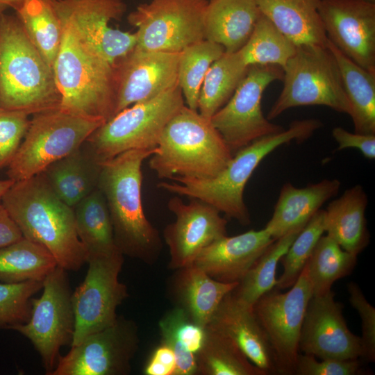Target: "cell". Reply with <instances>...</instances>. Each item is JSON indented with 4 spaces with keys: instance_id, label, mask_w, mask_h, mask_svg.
Listing matches in <instances>:
<instances>
[{
    "instance_id": "277c9868",
    "label": "cell",
    "mask_w": 375,
    "mask_h": 375,
    "mask_svg": "<svg viewBox=\"0 0 375 375\" xmlns=\"http://www.w3.org/2000/svg\"><path fill=\"white\" fill-rule=\"evenodd\" d=\"M59 19L62 38L53 66L61 98L59 108L106 122L115 115V68L87 44L68 22Z\"/></svg>"
},
{
    "instance_id": "ffe728a7",
    "label": "cell",
    "mask_w": 375,
    "mask_h": 375,
    "mask_svg": "<svg viewBox=\"0 0 375 375\" xmlns=\"http://www.w3.org/2000/svg\"><path fill=\"white\" fill-rule=\"evenodd\" d=\"M179 56L180 52L146 51L135 47L121 58L115 65V115L178 85Z\"/></svg>"
},
{
    "instance_id": "7a4b0ae2",
    "label": "cell",
    "mask_w": 375,
    "mask_h": 375,
    "mask_svg": "<svg viewBox=\"0 0 375 375\" xmlns=\"http://www.w3.org/2000/svg\"><path fill=\"white\" fill-rule=\"evenodd\" d=\"M158 147L132 149L101 164L98 188L109 211L116 244L124 255L147 264L160 253L162 241L142 203V165Z\"/></svg>"
},
{
    "instance_id": "681fc988",
    "label": "cell",
    "mask_w": 375,
    "mask_h": 375,
    "mask_svg": "<svg viewBox=\"0 0 375 375\" xmlns=\"http://www.w3.org/2000/svg\"><path fill=\"white\" fill-rule=\"evenodd\" d=\"M24 0H0V3L7 6L15 10H17L22 4Z\"/></svg>"
},
{
    "instance_id": "52a82bcc",
    "label": "cell",
    "mask_w": 375,
    "mask_h": 375,
    "mask_svg": "<svg viewBox=\"0 0 375 375\" xmlns=\"http://www.w3.org/2000/svg\"><path fill=\"white\" fill-rule=\"evenodd\" d=\"M283 89L267 118L298 106H325L349 115L340 69L326 45L301 44L283 68Z\"/></svg>"
},
{
    "instance_id": "7402d4cb",
    "label": "cell",
    "mask_w": 375,
    "mask_h": 375,
    "mask_svg": "<svg viewBox=\"0 0 375 375\" xmlns=\"http://www.w3.org/2000/svg\"><path fill=\"white\" fill-rule=\"evenodd\" d=\"M208 325L231 338L265 375L277 374L272 350L253 306L240 302L231 292L223 299Z\"/></svg>"
},
{
    "instance_id": "f907efd6",
    "label": "cell",
    "mask_w": 375,
    "mask_h": 375,
    "mask_svg": "<svg viewBox=\"0 0 375 375\" xmlns=\"http://www.w3.org/2000/svg\"><path fill=\"white\" fill-rule=\"evenodd\" d=\"M8 8V7L3 3H0V16L2 13L5 12V11Z\"/></svg>"
},
{
    "instance_id": "9c48e42d",
    "label": "cell",
    "mask_w": 375,
    "mask_h": 375,
    "mask_svg": "<svg viewBox=\"0 0 375 375\" xmlns=\"http://www.w3.org/2000/svg\"><path fill=\"white\" fill-rule=\"evenodd\" d=\"M17 153L8 166V178L25 180L80 147L106 120L60 108L33 115Z\"/></svg>"
},
{
    "instance_id": "7c38bea8",
    "label": "cell",
    "mask_w": 375,
    "mask_h": 375,
    "mask_svg": "<svg viewBox=\"0 0 375 375\" xmlns=\"http://www.w3.org/2000/svg\"><path fill=\"white\" fill-rule=\"evenodd\" d=\"M207 0H151L128 16L137 28L136 47L146 51L181 52L204 40Z\"/></svg>"
},
{
    "instance_id": "4fadbf2b",
    "label": "cell",
    "mask_w": 375,
    "mask_h": 375,
    "mask_svg": "<svg viewBox=\"0 0 375 375\" xmlns=\"http://www.w3.org/2000/svg\"><path fill=\"white\" fill-rule=\"evenodd\" d=\"M290 289L274 288L253 305L273 352L278 374H294L302 323L312 290L305 265Z\"/></svg>"
},
{
    "instance_id": "4dcf8cb0",
    "label": "cell",
    "mask_w": 375,
    "mask_h": 375,
    "mask_svg": "<svg viewBox=\"0 0 375 375\" xmlns=\"http://www.w3.org/2000/svg\"><path fill=\"white\" fill-rule=\"evenodd\" d=\"M201 375H265L228 336L207 325L203 345L196 354Z\"/></svg>"
},
{
    "instance_id": "4316f807",
    "label": "cell",
    "mask_w": 375,
    "mask_h": 375,
    "mask_svg": "<svg viewBox=\"0 0 375 375\" xmlns=\"http://www.w3.org/2000/svg\"><path fill=\"white\" fill-rule=\"evenodd\" d=\"M101 169V165L95 160L83 143L40 174L54 193L74 208L98 188Z\"/></svg>"
},
{
    "instance_id": "1f68e13d",
    "label": "cell",
    "mask_w": 375,
    "mask_h": 375,
    "mask_svg": "<svg viewBox=\"0 0 375 375\" xmlns=\"http://www.w3.org/2000/svg\"><path fill=\"white\" fill-rule=\"evenodd\" d=\"M161 342L169 346L176 358L174 375L197 373L196 354L205 338V328L194 322L181 308L167 312L159 322Z\"/></svg>"
},
{
    "instance_id": "f1b7e54d",
    "label": "cell",
    "mask_w": 375,
    "mask_h": 375,
    "mask_svg": "<svg viewBox=\"0 0 375 375\" xmlns=\"http://www.w3.org/2000/svg\"><path fill=\"white\" fill-rule=\"evenodd\" d=\"M326 44L335 56L340 69L354 132L375 135V72L368 71L354 62L328 39Z\"/></svg>"
},
{
    "instance_id": "d6986e66",
    "label": "cell",
    "mask_w": 375,
    "mask_h": 375,
    "mask_svg": "<svg viewBox=\"0 0 375 375\" xmlns=\"http://www.w3.org/2000/svg\"><path fill=\"white\" fill-rule=\"evenodd\" d=\"M299 351L319 359L361 358L360 338L349 329L342 305L335 301L333 291L310 298L302 323Z\"/></svg>"
},
{
    "instance_id": "816d5d0a",
    "label": "cell",
    "mask_w": 375,
    "mask_h": 375,
    "mask_svg": "<svg viewBox=\"0 0 375 375\" xmlns=\"http://www.w3.org/2000/svg\"><path fill=\"white\" fill-rule=\"evenodd\" d=\"M360 1L375 3V0H360Z\"/></svg>"
},
{
    "instance_id": "44dd1931",
    "label": "cell",
    "mask_w": 375,
    "mask_h": 375,
    "mask_svg": "<svg viewBox=\"0 0 375 375\" xmlns=\"http://www.w3.org/2000/svg\"><path fill=\"white\" fill-rule=\"evenodd\" d=\"M274 240L265 228L226 235L203 249L192 264L218 281L239 283Z\"/></svg>"
},
{
    "instance_id": "d590c367",
    "label": "cell",
    "mask_w": 375,
    "mask_h": 375,
    "mask_svg": "<svg viewBox=\"0 0 375 375\" xmlns=\"http://www.w3.org/2000/svg\"><path fill=\"white\" fill-rule=\"evenodd\" d=\"M303 227L292 230L276 239L258 258L245 276L231 291L240 302L253 306L264 294L276 288L278 262Z\"/></svg>"
},
{
    "instance_id": "74e56055",
    "label": "cell",
    "mask_w": 375,
    "mask_h": 375,
    "mask_svg": "<svg viewBox=\"0 0 375 375\" xmlns=\"http://www.w3.org/2000/svg\"><path fill=\"white\" fill-rule=\"evenodd\" d=\"M296 49L297 45L260 13L249 40L238 52L248 67L272 65L283 69Z\"/></svg>"
},
{
    "instance_id": "f546056e",
    "label": "cell",
    "mask_w": 375,
    "mask_h": 375,
    "mask_svg": "<svg viewBox=\"0 0 375 375\" xmlns=\"http://www.w3.org/2000/svg\"><path fill=\"white\" fill-rule=\"evenodd\" d=\"M74 211L77 234L87 252L88 260L120 251L115 242L106 199L98 188L81 201Z\"/></svg>"
},
{
    "instance_id": "9a60e30c",
    "label": "cell",
    "mask_w": 375,
    "mask_h": 375,
    "mask_svg": "<svg viewBox=\"0 0 375 375\" xmlns=\"http://www.w3.org/2000/svg\"><path fill=\"white\" fill-rule=\"evenodd\" d=\"M139 344L138 328L118 316L110 326L89 335L60 355L51 375H126Z\"/></svg>"
},
{
    "instance_id": "484cf974",
    "label": "cell",
    "mask_w": 375,
    "mask_h": 375,
    "mask_svg": "<svg viewBox=\"0 0 375 375\" xmlns=\"http://www.w3.org/2000/svg\"><path fill=\"white\" fill-rule=\"evenodd\" d=\"M367 196L360 185L347 189L324 210V232L344 250L358 256L368 244L365 217Z\"/></svg>"
},
{
    "instance_id": "cb8c5ba5",
    "label": "cell",
    "mask_w": 375,
    "mask_h": 375,
    "mask_svg": "<svg viewBox=\"0 0 375 375\" xmlns=\"http://www.w3.org/2000/svg\"><path fill=\"white\" fill-rule=\"evenodd\" d=\"M260 15L256 0H210L203 19L204 40L239 51L247 42Z\"/></svg>"
},
{
    "instance_id": "60d3db41",
    "label": "cell",
    "mask_w": 375,
    "mask_h": 375,
    "mask_svg": "<svg viewBox=\"0 0 375 375\" xmlns=\"http://www.w3.org/2000/svg\"><path fill=\"white\" fill-rule=\"evenodd\" d=\"M42 286L43 281H40L0 283V328H11L28 322L32 297Z\"/></svg>"
},
{
    "instance_id": "d4e9b609",
    "label": "cell",
    "mask_w": 375,
    "mask_h": 375,
    "mask_svg": "<svg viewBox=\"0 0 375 375\" xmlns=\"http://www.w3.org/2000/svg\"><path fill=\"white\" fill-rule=\"evenodd\" d=\"M177 270L173 284L177 306L194 322L205 328L223 299L238 283L218 281L194 264Z\"/></svg>"
},
{
    "instance_id": "2e32d148",
    "label": "cell",
    "mask_w": 375,
    "mask_h": 375,
    "mask_svg": "<svg viewBox=\"0 0 375 375\" xmlns=\"http://www.w3.org/2000/svg\"><path fill=\"white\" fill-rule=\"evenodd\" d=\"M59 18L68 22L81 38L111 63H116L137 44L135 33L109 26L126 11L122 0H48Z\"/></svg>"
},
{
    "instance_id": "d6a6232c",
    "label": "cell",
    "mask_w": 375,
    "mask_h": 375,
    "mask_svg": "<svg viewBox=\"0 0 375 375\" xmlns=\"http://www.w3.org/2000/svg\"><path fill=\"white\" fill-rule=\"evenodd\" d=\"M249 67L240 53L224 52L207 72L200 90L197 111L210 119L233 95Z\"/></svg>"
},
{
    "instance_id": "83f0119b",
    "label": "cell",
    "mask_w": 375,
    "mask_h": 375,
    "mask_svg": "<svg viewBox=\"0 0 375 375\" xmlns=\"http://www.w3.org/2000/svg\"><path fill=\"white\" fill-rule=\"evenodd\" d=\"M260 13L297 46L326 45L319 15L320 0H256Z\"/></svg>"
},
{
    "instance_id": "8fae6325",
    "label": "cell",
    "mask_w": 375,
    "mask_h": 375,
    "mask_svg": "<svg viewBox=\"0 0 375 375\" xmlns=\"http://www.w3.org/2000/svg\"><path fill=\"white\" fill-rule=\"evenodd\" d=\"M283 74L278 65L249 66L231 97L210 118L233 154L259 138L285 129L267 119L261 106L265 90L281 81Z\"/></svg>"
},
{
    "instance_id": "30bf717a",
    "label": "cell",
    "mask_w": 375,
    "mask_h": 375,
    "mask_svg": "<svg viewBox=\"0 0 375 375\" xmlns=\"http://www.w3.org/2000/svg\"><path fill=\"white\" fill-rule=\"evenodd\" d=\"M42 294L31 299L28 322L10 329L27 338L39 353L46 374L55 369L60 348L72 342L75 317L67 270L57 266L44 279Z\"/></svg>"
},
{
    "instance_id": "f35d334b",
    "label": "cell",
    "mask_w": 375,
    "mask_h": 375,
    "mask_svg": "<svg viewBox=\"0 0 375 375\" xmlns=\"http://www.w3.org/2000/svg\"><path fill=\"white\" fill-rule=\"evenodd\" d=\"M224 52L222 46L206 40L191 44L180 52L178 85L188 108L197 110L205 76L212 64Z\"/></svg>"
},
{
    "instance_id": "5bb4252c",
    "label": "cell",
    "mask_w": 375,
    "mask_h": 375,
    "mask_svg": "<svg viewBox=\"0 0 375 375\" xmlns=\"http://www.w3.org/2000/svg\"><path fill=\"white\" fill-rule=\"evenodd\" d=\"M87 262V274L72 294L75 327L71 347L112 325L118 317L117 307L128 296L126 285L119 280L124 263L121 251Z\"/></svg>"
},
{
    "instance_id": "bcb514c9",
    "label": "cell",
    "mask_w": 375,
    "mask_h": 375,
    "mask_svg": "<svg viewBox=\"0 0 375 375\" xmlns=\"http://www.w3.org/2000/svg\"><path fill=\"white\" fill-rule=\"evenodd\" d=\"M176 358L174 351L167 344H160L153 351L147 362L144 374L146 375H174Z\"/></svg>"
},
{
    "instance_id": "f6af8a7d",
    "label": "cell",
    "mask_w": 375,
    "mask_h": 375,
    "mask_svg": "<svg viewBox=\"0 0 375 375\" xmlns=\"http://www.w3.org/2000/svg\"><path fill=\"white\" fill-rule=\"evenodd\" d=\"M332 135L338 144V150L355 148L365 158L370 160L375 158V135L351 133L337 126L332 130Z\"/></svg>"
},
{
    "instance_id": "b9f144b4",
    "label": "cell",
    "mask_w": 375,
    "mask_h": 375,
    "mask_svg": "<svg viewBox=\"0 0 375 375\" xmlns=\"http://www.w3.org/2000/svg\"><path fill=\"white\" fill-rule=\"evenodd\" d=\"M28 114L0 107V169L8 167L30 124Z\"/></svg>"
},
{
    "instance_id": "e575fe53",
    "label": "cell",
    "mask_w": 375,
    "mask_h": 375,
    "mask_svg": "<svg viewBox=\"0 0 375 375\" xmlns=\"http://www.w3.org/2000/svg\"><path fill=\"white\" fill-rule=\"evenodd\" d=\"M28 37L53 69L62 38V26L48 0H24L15 10Z\"/></svg>"
},
{
    "instance_id": "ac0fdd59",
    "label": "cell",
    "mask_w": 375,
    "mask_h": 375,
    "mask_svg": "<svg viewBox=\"0 0 375 375\" xmlns=\"http://www.w3.org/2000/svg\"><path fill=\"white\" fill-rule=\"evenodd\" d=\"M318 11L327 39L354 62L375 72V3L320 0Z\"/></svg>"
},
{
    "instance_id": "8992f818",
    "label": "cell",
    "mask_w": 375,
    "mask_h": 375,
    "mask_svg": "<svg viewBox=\"0 0 375 375\" xmlns=\"http://www.w3.org/2000/svg\"><path fill=\"white\" fill-rule=\"evenodd\" d=\"M149 167L160 179H204L216 176L233 153L210 119L185 104L170 119L160 136Z\"/></svg>"
},
{
    "instance_id": "7dc6e473",
    "label": "cell",
    "mask_w": 375,
    "mask_h": 375,
    "mask_svg": "<svg viewBox=\"0 0 375 375\" xmlns=\"http://www.w3.org/2000/svg\"><path fill=\"white\" fill-rule=\"evenodd\" d=\"M23 238L19 227L0 201V248L17 242Z\"/></svg>"
},
{
    "instance_id": "8d00e7d4",
    "label": "cell",
    "mask_w": 375,
    "mask_h": 375,
    "mask_svg": "<svg viewBox=\"0 0 375 375\" xmlns=\"http://www.w3.org/2000/svg\"><path fill=\"white\" fill-rule=\"evenodd\" d=\"M356 261V256L344 250L328 235L321 236L306 264L312 295L330 292L337 280L352 272Z\"/></svg>"
},
{
    "instance_id": "ee69618b",
    "label": "cell",
    "mask_w": 375,
    "mask_h": 375,
    "mask_svg": "<svg viewBox=\"0 0 375 375\" xmlns=\"http://www.w3.org/2000/svg\"><path fill=\"white\" fill-rule=\"evenodd\" d=\"M360 372L358 359H320L312 355L299 353L295 366L297 375H356Z\"/></svg>"
},
{
    "instance_id": "5b68a950",
    "label": "cell",
    "mask_w": 375,
    "mask_h": 375,
    "mask_svg": "<svg viewBox=\"0 0 375 375\" xmlns=\"http://www.w3.org/2000/svg\"><path fill=\"white\" fill-rule=\"evenodd\" d=\"M53 69L16 15L0 16V107L28 115L60 107Z\"/></svg>"
},
{
    "instance_id": "603a6c76",
    "label": "cell",
    "mask_w": 375,
    "mask_h": 375,
    "mask_svg": "<svg viewBox=\"0 0 375 375\" xmlns=\"http://www.w3.org/2000/svg\"><path fill=\"white\" fill-rule=\"evenodd\" d=\"M340 185L337 179H324L304 188L285 183L265 229L277 239L292 230L304 227L322 205L338 194Z\"/></svg>"
},
{
    "instance_id": "ba28073f",
    "label": "cell",
    "mask_w": 375,
    "mask_h": 375,
    "mask_svg": "<svg viewBox=\"0 0 375 375\" xmlns=\"http://www.w3.org/2000/svg\"><path fill=\"white\" fill-rule=\"evenodd\" d=\"M184 105L176 85L121 110L94 131L84 144L101 165L126 151L157 147L165 127Z\"/></svg>"
},
{
    "instance_id": "e0dca14e",
    "label": "cell",
    "mask_w": 375,
    "mask_h": 375,
    "mask_svg": "<svg viewBox=\"0 0 375 375\" xmlns=\"http://www.w3.org/2000/svg\"><path fill=\"white\" fill-rule=\"evenodd\" d=\"M167 206L175 217L163 231L170 256L169 267L172 269L192 265L203 249L227 235V220L201 200L190 198L186 203L176 196Z\"/></svg>"
},
{
    "instance_id": "ab89813d",
    "label": "cell",
    "mask_w": 375,
    "mask_h": 375,
    "mask_svg": "<svg viewBox=\"0 0 375 375\" xmlns=\"http://www.w3.org/2000/svg\"><path fill=\"white\" fill-rule=\"evenodd\" d=\"M324 210H319L295 238L281 258L283 273L276 288H291L298 279L309 260L319 239L324 232Z\"/></svg>"
},
{
    "instance_id": "7bdbcfd3",
    "label": "cell",
    "mask_w": 375,
    "mask_h": 375,
    "mask_svg": "<svg viewBox=\"0 0 375 375\" xmlns=\"http://www.w3.org/2000/svg\"><path fill=\"white\" fill-rule=\"evenodd\" d=\"M347 290L349 294V301L351 306L358 311L361 319V358L366 362H374L375 309L367 301L356 283L353 282L349 283Z\"/></svg>"
},
{
    "instance_id": "3957f363",
    "label": "cell",
    "mask_w": 375,
    "mask_h": 375,
    "mask_svg": "<svg viewBox=\"0 0 375 375\" xmlns=\"http://www.w3.org/2000/svg\"><path fill=\"white\" fill-rule=\"evenodd\" d=\"M322 126L317 119L293 121L288 129L259 138L238 150L227 167L215 177L176 178L160 182V189L178 196L201 200L242 225L251 217L244 200L247 183L260 162L278 147L292 141L301 142Z\"/></svg>"
},
{
    "instance_id": "c3c4849f",
    "label": "cell",
    "mask_w": 375,
    "mask_h": 375,
    "mask_svg": "<svg viewBox=\"0 0 375 375\" xmlns=\"http://www.w3.org/2000/svg\"><path fill=\"white\" fill-rule=\"evenodd\" d=\"M15 181L10 178L0 180V201L5 192L12 186Z\"/></svg>"
},
{
    "instance_id": "6da1fadb",
    "label": "cell",
    "mask_w": 375,
    "mask_h": 375,
    "mask_svg": "<svg viewBox=\"0 0 375 375\" xmlns=\"http://www.w3.org/2000/svg\"><path fill=\"white\" fill-rule=\"evenodd\" d=\"M23 237L45 247L58 266L78 271L87 252L76 231L74 208L52 190L41 174L15 181L1 199Z\"/></svg>"
},
{
    "instance_id": "836d02e7",
    "label": "cell",
    "mask_w": 375,
    "mask_h": 375,
    "mask_svg": "<svg viewBox=\"0 0 375 375\" xmlns=\"http://www.w3.org/2000/svg\"><path fill=\"white\" fill-rule=\"evenodd\" d=\"M57 266L45 247L25 238L0 248V281L3 283L43 281Z\"/></svg>"
}]
</instances>
